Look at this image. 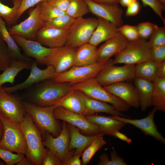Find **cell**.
<instances>
[{
	"mask_svg": "<svg viewBox=\"0 0 165 165\" xmlns=\"http://www.w3.org/2000/svg\"><path fill=\"white\" fill-rule=\"evenodd\" d=\"M67 82H58L53 79H47L25 89L21 97L23 100L42 107L56 105L58 101L72 88Z\"/></svg>",
	"mask_w": 165,
	"mask_h": 165,
	"instance_id": "1",
	"label": "cell"
},
{
	"mask_svg": "<svg viewBox=\"0 0 165 165\" xmlns=\"http://www.w3.org/2000/svg\"><path fill=\"white\" fill-rule=\"evenodd\" d=\"M20 124L26 142L27 149L25 155L26 157L34 165H42L48 149L43 144L40 131L27 113Z\"/></svg>",
	"mask_w": 165,
	"mask_h": 165,
	"instance_id": "2",
	"label": "cell"
},
{
	"mask_svg": "<svg viewBox=\"0 0 165 165\" xmlns=\"http://www.w3.org/2000/svg\"><path fill=\"white\" fill-rule=\"evenodd\" d=\"M23 103L25 111L31 116L42 135L44 136L46 132L54 137L59 135L62 130V126L54 116L53 112L56 105L42 107L24 101Z\"/></svg>",
	"mask_w": 165,
	"mask_h": 165,
	"instance_id": "3",
	"label": "cell"
},
{
	"mask_svg": "<svg viewBox=\"0 0 165 165\" xmlns=\"http://www.w3.org/2000/svg\"><path fill=\"white\" fill-rule=\"evenodd\" d=\"M72 87L91 98L111 104L120 112H126L130 108L123 101L106 90L99 83L95 77L73 85Z\"/></svg>",
	"mask_w": 165,
	"mask_h": 165,
	"instance_id": "4",
	"label": "cell"
},
{
	"mask_svg": "<svg viewBox=\"0 0 165 165\" xmlns=\"http://www.w3.org/2000/svg\"><path fill=\"white\" fill-rule=\"evenodd\" d=\"M4 132L0 147L12 152L25 155L27 147L20 123L12 120L3 113L1 116Z\"/></svg>",
	"mask_w": 165,
	"mask_h": 165,
	"instance_id": "5",
	"label": "cell"
},
{
	"mask_svg": "<svg viewBox=\"0 0 165 165\" xmlns=\"http://www.w3.org/2000/svg\"><path fill=\"white\" fill-rule=\"evenodd\" d=\"M150 48L147 39L140 38L128 41L124 48L115 56L112 64L135 65L150 60Z\"/></svg>",
	"mask_w": 165,
	"mask_h": 165,
	"instance_id": "6",
	"label": "cell"
},
{
	"mask_svg": "<svg viewBox=\"0 0 165 165\" xmlns=\"http://www.w3.org/2000/svg\"><path fill=\"white\" fill-rule=\"evenodd\" d=\"M110 59L96 78L104 86L120 82L133 81L135 75V65L125 64L117 66L112 64Z\"/></svg>",
	"mask_w": 165,
	"mask_h": 165,
	"instance_id": "7",
	"label": "cell"
},
{
	"mask_svg": "<svg viewBox=\"0 0 165 165\" xmlns=\"http://www.w3.org/2000/svg\"><path fill=\"white\" fill-rule=\"evenodd\" d=\"M98 23L97 19L83 17L75 19L69 30L65 45L77 48L88 43Z\"/></svg>",
	"mask_w": 165,
	"mask_h": 165,
	"instance_id": "8",
	"label": "cell"
},
{
	"mask_svg": "<svg viewBox=\"0 0 165 165\" xmlns=\"http://www.w3.org/2000/svg\"><path fill=\"white\" fill-rule=\"evenodd\" d=\"M106 64L97 62L87 66H73L68 70L55 76L53 79L56 81L68 82L72 85L96 77Z\"/></svg>",
	"mask_w": 165,
	"mask_h": 165,
	"instance_id": "9",
	"label": "cell"
},
{
	"mask_svg": "<svg viewBox=\"0 0 165 165\" xmlns=\"http://www.w3.org/2000/svg\"><path fill=\"white\" fill-rule=\"evenodd\" d=\"M29 16L19 24L7 27L11 35H16L27 39L33 40L34 36L44 26L45 22L41 18L38 4L30 9Z\"/></svg>",
	"mask_w": 165,
	"mask_h": 165,
	"instance_id": "10",
	"label": "cell"
},
{
	"mask_svg": "<svg viewBox=\"0 0 165 165\" xmlns=\"http://www.w3.org/2000/svg\"><path fill=\"white\" fill-rule=\"evenodd\" d=\"M44 136V146L53 152L62 162L74 152L69 149L70 136L66 122H63L61 132L57 137L55 138L48 132H46Z\"/></svg>",
	"mask_w": 165,
	"mask_h": 165,
	"instance_id": "11",
	"label": "cell"
},
{
	"mask_svg": "<svg viewBox=\"0 0 165 165\" xmlns=\"http://www.w3.org/2000/svg\"><path fill=\"white\" fill-rule=\"evenodd\" d=\"M21 97L16 94L5 91L0 86V109L9 118L20 123L26 113Z\"/></svg>",
	"mask_w": 165,
	"mask_h": 165,
	"instance_id": "12",
	"label": "cell"
},
{
	"mask_svg": "<svg viewBox=\"0 0 165 165\" xmlns=\"http://www.w3.org/2000/svg\"><path fill=\"white\" fill-rule=\"evenodd\" d=\"M76 48L65 45L55 48L45 58L44 64L54 68L55 76L68 70L73 66Z\"/></svg>",
	"mask_w": 165,
	"mask_h": 165,
	"instance_id": "13",
	"label": "cell"
},
{
	"mask_svg": "<svg viewBox=\"0 0 165 165\" xmlns=\"http://www.w3.org/2000/svg\"><path fill=\"white\" fill-rule=\"evenodd\" d=\"M53 114L57 119L76 127L86 134L91 136L102 133L100 128L90 122L85 116L69 111L61 106L56 107Z\"/></svg>",
	"mask_w": 165,
	"mask_h": 165,
	"instance_id": "14",
	"label": "cell"
},
{
	"mask_svg": "<svg viewBox=\"0 0 165 165\" xmlns=\"http://www.w3.org/2000/svg\"><path fill=\"white\" fill-rule=\"evenodd\" d=\"M88 5L90 12L99 17L108 20L118 28L123 25V11L118 3L97 2L85 0Z\"/></svg>",
	"mask_w": 165,
	"mask_h": 165,
	"instance_id": "15",
	"label": "cell"
},
{
	"mask_svg": "<svg viewBox=\"0 0 165 165\" xmlns=\"http://www.w3.org/2000/svg\"><path fill=\"white\" fill-rule=\"evenodd\" d=\"M36 61H32L31 72L27 79L22 82L13 86L3 87L6 92L13 93L18 91L26 89L33 85L44 80L52 79L55 76V71L51 66H47L45 69H40Z\"/></svg>",
	"mask_w": 165,
	"mask_h": 165,
	"instance_id": "16",
	"label": "cell"
},
{
	"mask_svg": "<svg viewBox=\"0 0 165 165\" xmlns=\"http://www.w3.org/2000/svg\"><path fill=\"white\" fill-rule=\"evenodd\" d=\"M157 111L154 107L146 117L139 119H130L118 116H112V117L126 124L134 126L139 129L144 134L152 137L164 144L165 138L158 130L154 120L155 114Z\"/></svg>",
	"mask_w": 165,
	"mask_h": 165,
	"instance_id": "17",
	"label": "cell"
},
{
	"mask_svg": "<svg viewBox=\"0 0 165 165\" xmlns=\"http://www.w3.org/2000/svg\"><path fill=\"white\" fill-rule=\"evenodd\" d=\"M69 30L44 27L34 36L33 40L49 48H59L66 45Z\"/></svg>",
	"mask_w": 165,
	"mask_h": 165,
	"instance_id": "18",
	"label": "cell"
},
{
	"mask_svg": "<svg viewBox=\"0 0 165 165\" xmlns=\"http://www.w3.org/2000/svg\"><path fill=\"white\" fill-rule=\"evenodd\" d=\"M11 35L23 50L24 56L28 58H34L38 64L44 65L45 58L55 49L46 47L37 41L28 39L19 35Z\"/></svg>",
	"mask_w": 165,
	"mask_h": 165,
	"instance_id": "19",
	"label": "cell"
},
{
	"mask_svg": "<svg viewBox=\"0 0 165 165\" xmlns=\"http://www.w3.org/2000/svg\"><path fill=\"white\" fill-rule=\"evenodd\" d=\"M131 82H125L104 86L108 92L121 99L130 107L138 108L140 106L138 94Z\"/></svg>",
	"mask_w": 165,
	"mask_h": 165,
	"instance_id": "20",
	"label": "cell"
},
{
	"mask_svg": "<svg viewBox=\"0 0 165 165\" xmlns=\"http://www.w3.org/2000/svg\"><path fill=\"white\" fill-rule=\"evenodd\" d=\"M128 41L120 33L105 41L97 49V62L106 64L112 57L116 56L124 48Z\"/></svg>",
	"mask_w": 165,
	"mask_h": 165,
	"instance_id": "21",
	"label": "cell"
},
{
	"mask_svg": "<svg viewBox=\"0 0 165 165\" xmlns=\"http://www.w3.org/2000/svg\"><path fill=\"white\" fill-rule=\"evenodd\" d=\"M98 23L89 43L97 47L100 44L116 36L119 33L118 27L112 22L97 17Z\"/></svg>",
	"mask_w": 165,
	"mask_h": 165,
	"instance_id": "22",
	"label": "cell"
},
{
	"mask_svg": "<svg viewBox=\"0 0 165 165\" xmlns=\"http://www.w3.org/2000/svg\"><path fill=\"white\" fill-rule=\"evenodd\" d=\"M70 136L69 149H75L74 154L82 153L84 150L94 141L105 134L101 133L98 134L86 136L82 134L80 130L76 127L68 123Z\"/></svg>",
	"mask_w": 165,
	"mask_h": 165,
	"instance_id": "23",
	"label": "cell"
},
{
	"mask_svg": "<svg viewBox=\"0 0 165 165\" xmlns=\"http://www.w3.org/2000/svg\"><path fill=\"white\" fill-rule=\"evenodd\" d=\"M56 105L84 116L86 110L84 101L78 90L72 88L57 102Z\"/></svg>",
	"mask_w": 165,
	"mask_h": 165,
	"instance_id": "24",
	"label": "cell"
},
{
	"mask_svg": "<svg viewBox=\"0 0 165 165\" xmlns=\"http://www.w3.org/2000/svg\"><path fill=\"white\" fill-rule=\"evenodd\" d=\"M91 123L97 125L105 135L113 136L114 133L120 130L126 124L111 116L95 114L85 116Z\"/></svg>",
	"mask_w": 165,
	"mask_h": 165,
	"instance_id": "25",
	"label": "cell"
},
{
	"mask_svg": "<svg viewBox=\"0 0 165 165\" xmlns=\"http://www.w3.org/2000/svg\"><path fill=\"white\" fill-rule=\"evenodd\" d=\"M78 91L85 102L86 110V115L103 112L112 116H118L124 117L126 116L117 111L111 104L93 98L81 92Z\"/></svg>",
	"mask_w": 165,
	"mask_h": 165,
	"instance_id": "26",
	"label": "cell"
},
{
	"mask_svg": "<svg viewBox=\"0 0 165 165\" xmlns=\"http://www.w3.org/2000/svg\"><path fill=\"white\" fill-rule=\"evenodd\" d=\"M133 82L138 94L141 110L145 111L151 106L153 82L137 77L135 78Z\"/></svg>",
	"mask_w": 165,
	"mask_h": 165,
	"instance_id": "27",
	"label": "cell"
},
{
	"mask_svg": "<svg viewBox=\"0 0 165 165\" xmlns=\"http://www.w3.org/2000/svg\"><path fill=\"white\" fill-rule=\"evenodd\" d=\"M97 48L89 43L76 48L73 66L89 65L97 62Z\"/></svg>",
	"mask_w": 165,
	"mask_h": 165,
	"instance_id": "28",
	"label": "cell"
},
{
	"mask_svg": "<svg viewBox=\"0 0 165 165\" xmlns=\"http://www.w3.org/2000/svg\"><path fill=\"white\" fill-rule=\"evenodd\" d=\"M31 63L32 61L14 60L11 65L0 74V86L6 83L13 84L17 74L24 69H30Z\"/></svg>",
	"mask_w": 165,
	"mask_h": 165,
	"instance_id": "29",
	"label": "cell"
},
{
	"mask_svg": "<svg viewBox=\"0 0 165 165\" xmlns=\"http://www.w3.org/2000/svg\"><path fill=\"white\" fill-rule=\"evenodd\" d=\"M0 34L15 59L31 61V59L25 57L21 53L19 46L9 32L5 21L0 16Z\"/></svg>",
	"mask_w": 165,
	"mask_h": 165,
	"instance_id": "30",
	"label": "cell"
},
{
	"mask_svg": "<svg viewBox=\"0 0 165 165\" xmlns=\"http://www.w3.org/2000/svg\"><path fill=\"white\" fill-rule=\"evenodd\" d=\"M151 106L157 111L165 112V78H156L153 82Z\"/></svg>",
	"mask_w": 165,
	"mask_h": 165,
	"instance_id": "31",
	"label": "cell"
},
{
	"mask_svg": "<svg viewBox=\"0 0 165 165\" xmlns=\"http://www.w3.org/2000/svg\"><path fill=\"white\" fill-rule=\"evenodd\" d=\"M13 6L10 7L3 4L0 0V16L4 19L8 25L16 24V17L21 6V0H12Z\"/></svg>",
	"mask_w": 165,
	"mask_h": 165,
	"instance_id": "32",
	"label": "cell"
},
{
	"mask_svg": "<svg viewBox=\"0 0 165 165\" xmlns=\"http://www.w3.org/2000/svg\"><path fill=\"white\" fill-rule=\"evenodd\" d=\"M157 65L150 60L136 64L135 77L153 82L156 78Z\"/></svg>",
	"mask_w": 165,
	"mask_h": 165,
	"instance_id": "33",
	"label": "cell"
},
{
	"mask_svg": "<svg viewBox=\"0 0 165 165\" xmlns=\"http://www.w3.org/2000/svg\"><path fill=\"white\" fill-rule=\"evenodd\" d=\"M66 13L74 19L83 17L90 12L85 0H70Z\"/></svg>",
	"mask_w": 165,
	"mask_h": 165,
	"instance_id": "34",
	"label": "cell"
},
{
	"mask_svg": "<svg viewBox=\"0 0 165 165\" xmlns=\"http://www.w3.org/2000/svg\"><path fill=\"white\" fill-rule=\"evenodd\" d=\"M38 4L40 16L45 22L66 14L65 11L51 5L46 0L40 2Z\"/></svg>",
	"mask_w": 165,
	"mask_h": 165,
	"instance_id": "35",
	"label": "cell"
},
{
	"mask_svg": "<svg viewBox=\"0 0 165 165\" xmlns=\"http://www.w3.org/2000/svg\"><path fill=\"white\" fill-rule=\"evenodd\" d=\"M103 137L101 136L94 141L83 152L81 156L82 165L88 164L95 153L107 143Z\"/></svg>",
	"mask_w": 165,
	"mask_h": 165,
	"instance_id": "36",
	"label": "cell"
},
{
	"mask_svg": "<svg viewBox=\"0 0 165 165\" xmlns=\"http://www.w3.org/2000/svg\"><path fill=\"white\" fill-rule=\"evenodd\" d=\"M75 19L66 14L50 21L45 22L44 27L69 30L73 25Z\"/></svg>",
	"mask_w": 165,
	"mask_h": 165,
	"instance_id": "37",
	"label": "cell"
},
{
	"mask_svg": "<svg viewBox=\"0 0 165 165\" xmlns=\"http://www.w3.org/2000/svg\"><path fill=\"white\" fill-rule=\"evenodd\" d=\"M14 59L0 34V71H4Z\"/></svg>",
	"mask_w": 165,
	"mask_h": 165,
	"instance_id": "38",
	"label": "cell"
},
{
	"mask_svg": "<svg viewBox=\"0 0 165 165\" xmlns=\"http://www.w3.org/2000/svg\"><path fill=\"white\" fill-rule=\"evenodd\" d=\"M148 41L150 47L165 46V27L156 25Z\"/></svg>",
	"mask_w": 165,
	"mask_h": 165,
	"instance_id": "39",
	"label": "cell"
},
{
	"mask_svg": "<svg viewBox=\"0 0 165 165\" xmlns=\"http://www.w3.org/2000/svg\"><path fill=\"white\" fill-rule=\"evenodd\" d=\"M24 155L21 153L14 154L7 149L0 147V158L7 165L16 164L25 157Z\"/></svg>",
	"mask_w": 165,
	"mask_h": 165,
	"instance_id": "40",
	"label": "cell"
},
{
	"mask_svg": "<svg viewBox=\"0 0 165 165\" xmlns=\"http://www.w3.org/2000/svg\"><path fill=\"white\" fill-rule=\"evenodd\" d=\"M118 30L119 33L128 41L136 40L140 38L137 25H123L118 28Z\"/></svg>",
	"mask_w": 165,
	"mask_h": 165,
	"instance_id": "41",
	"label": "cell"
},
{
	"mask_svg": "<svg viewBox=\"0 0 165 165\" xmlns=\"http://www.w3.org/2000/svg\"><path fill=\"white\" fill-rule=\"evenodd\" d=\"M156 24L149 22H141L137 25L140 38L147 39L153 33Z\"/></svg>",
	"mask_w": 165,
	"mask_h": 165,
	"instance_id": "42",
	"label": "cell"
},
{
	"mask_svg": "<svg viewBox=\"0 0 165 165\" xmlns=\"http://www.w3.org/2000/svg\"><path fill=\"white\" fill-rule=\"evenodd\" d=\"M150 60L157 64L165 61V46L151 47Z\"/></svg>",
	"mask_w": 165,
	"mask_h": 165,
	"instance_id": "43",
	"label": "cell"
},
{
	"mask_svg": "<svg viewBox=\"0 0 165 165\" xmlns=\"http://www.w3.org/2000/svg\"><path fill=\"white\" fill-rule=\"evenodd\" d=\"M144 6L150 7L162 20L164 24L165 19L163 16V11L165 9V6L159 0H141Z\"/></svg>",
	"mask_w": 165,
	"mask_h": 165,
	"instance_id": "44",
	"label": "cell"
},
{
	"mask_svg": "<svg viewBox=\"0 0 165 165\" xmlns=\"http://www.w3.org/2000/svg\"><path fill=\"white\" fill-rule=\"evenodd\" d=\"M45 0H21V6L18 11L16 19L18 20L28 9Z\"/></svg>",
	"mask_w": 165,
	"mask_h": 165,
	"instance_id": "45",
	"label": "cell"
},
{
	"mask_svg": "<svg viewBox=\"0 0 165 165\" xmlns=\"http://www.w3.org/2000/svg\"><path fill=\"white\" fill-rule=\"evenodd\" d=\"M42 165H62V162L51 151L48 149L42 163Z\"/></svg>",
	"mask_w": 165,
	"mask_h": 165,
	"instance_id": "46",
	"label": "cell"
},
{
	"mask_svg": "<svg viewBox=\"0 0 165 165\" xmlns=\"http://www.w3.org/2000/svg\"><path fill=\"white\" fill-rule=\"evenodd\" d=\"M127 7L125 15L129 17L138 14L141 9V6L138 1L136 0Z\"/></svg>",
	"mask_w": 165,
	"mask_h": 165,
	"instance_id": "47",
	"label": "cell"
},
{
	"mask_svg": "<svg viewBox=\"0 0 165 165\" xmlns=\"http://www.w3.org/2000/svg\"><path fill=\"white\" fill-rule=\"evenodd\" d=\"M74 152L64 161L62 162V165H81V160L80 157L82 153L77 154H74Z\"/></svg>",
	"mask_w": 165,
	"mask_h": 165,
	"instance_id": "48",
	"label": "cell"
},
{
	"mask_svg": "<svg viewBox=\"0 0 165 165\" xmlns=\"http://www.w3.org/2000/svg\"><path fill=\"white\" fill-rule=\"evenodd\" d=\"M110 155V165H127L123 158L118 155L115 149L112 150Z\"/></svg>",
	"mask_w": 165,
	"mask_h": 165,
	"instance_id": "49",
	"label": "cell"
},
{
	"mask_svg": "<svg viewBox=\"0 0 165 165\" xmlns=\"http://www.w3.org/2000/svg\"><path fill=\"white\" fill-rule=\"evenodd\" d=\"M50 4L57 8L65 12L70 0H46Z\"/></svg>",
	"mask_w": 165,
	"mask_h": 165,
	"instance_id": "50",
	"label": "cell"
},
{
	"mask_svg": "<svg viewBox=\"0 0 165 165\" xmlns=\"http://www.w3.org/2000/svg\"><path fill=\"white\" fill-rule=\"evenodd\" d=\"M156 78H165V61L157 65Z\"/></svg>",
	"mask_w": 165,
	"mask_h": 165,
	"instance_id": "51",
	"label": "cell"
},
{
	"mask_svg": "<svg viewBox=\"0 0 165 165\" xmlns=\"http://www.w3.org/2000/svg\"><path fill=\"white\" fill-rule=\"evenodd\" d=\"M113 136L125 141L128 144L132 142V140L131 139L128 138L123 134L121 133L120 131H117L115 132Z\"/></svg>",
	"mask_w": 165,
	"mask_h": 165,
	"instance_id": "52",
	"label": "cell"
},
{
	"mask_svg": "<svg viewBox=\"0 0 165 165\" xmlns=\"http://www.w3.org/2000/svg\"><path fill=\"white\" fill-rule=\"evenodd\" d=\"M17 165H34L32 162L27 157H25L16 164Z\"/></svg>",
	"mask_w": 165,
	"mask_h": 165,
	"instance_id": "53",
	"label": "cell"
},
{
	"mask_svg": "<svg viewBox=\"0 0 165 165\" xmlns=\"http://www.w3.org/2000/svg\"><path fill=\"white\" fill-rule=\"evenodd\" d=\"M136 0H119V3L124 7H127Z\"/></svg>",
	"mask_w": 165,
	"mask_h": 165,
	"instance_id": "54",
	"label": "cell"
},
{
	"mask_svg": "<svg viewBox=\"0 0 165 165\" xmlns=\"http://www.w3.org/2000/svg\"><path fill=\"white\" fill-rule=\"evenodd\" d=\"M3 113V112L0 109V141L2 137L4 132L3 125L1 119V116Z\"/></svg>",
	"mask_w": 165,
	"mask_h": 165,
	"instance_id": "55",
	"label": "cell"
},
{
	"mask_svg": "<svg viewBox=\"0 0 165 165\" xmlns=\"http://www.w3.org/2000/svg\"><path fill=\"white\" fill-rule=\"evenodd\" d=\"M93 1L97 2L118 3L119 0H94Z\"/></svg>",
	"mask_w": 165,
	"mask_h": 165,
	"instance_id": "56",
	"label": "cell"
},
{
	"mask_svg": "<svg viewBox=\"0 0 165 165\" xmlns=\"http://www.w3.org/2000/svg\"><path fill=\"white\" fill-rule=\"evenodd\" d=\"M163 5L165 6V0H159Z\"/></svg>",
	"mask_w": 165,
	"mask_h": 165,
	"instance_id": "57",
	"label": "cell"
},
{
	"mask_svg": "<svg viewBox=\"0 0 165 165\" xmlns=\"http://www.w3.org/2000/svg\"><path fill=\"white\" fill-rule=\"evenodd\" d=\"M6 165L5 163L2 162L0 160V165Z\"/></svg>",
	"mask_w": 165,
	"mask_h": 165,
	"instance_id": "58",
	"label": "cell"
},
{
	"mask_svg": "<svg viewBox=\"0 0 165 165\" xmlns=\"http://www.w3.org/2000/svg\"><path fill=\"white\" fill-rule=\"evenodd\" d=\"M91 0V1H94V0Z\"/></svg>",
	"mask_w": 165,
	"mask_h": 165,
	"instance_id": "59",
	"label": "cell"
}]
</instances>
